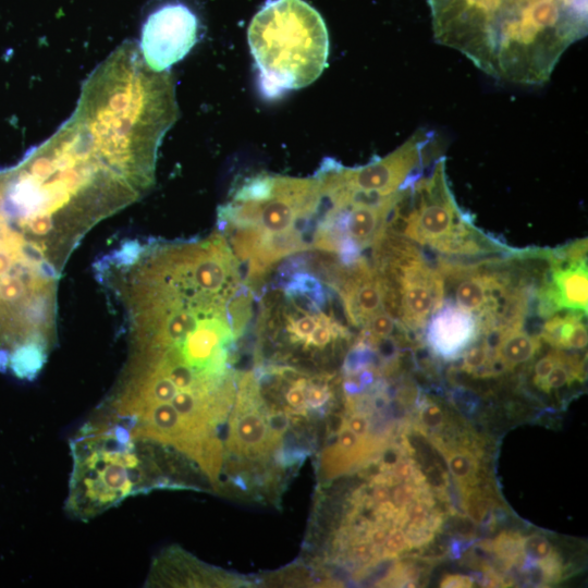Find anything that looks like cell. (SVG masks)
I'll return each mask as SVG.
<instances>
[{"instance_id": "11", "label": "cell", "mask_w": 588, "mask_h": 588, "mask_svg": "<svg viewBox=\"0 0 588 588\" xmlns=\"http://www.w3.org/2000/svg\"><path fill=\"white\" fill-rule=\"evenodd\" d=\"M498 334L492 366L494 373L511 370L529 362L540 347L539 338L529 334L523 326H515L494 332Z\"/></svg>"}, {"instance_id": "20", "label": "cell", "mask_w": 588, "mask_h": 588, "mask_svg": "<svg viewBox=\"0 0 588 588\" xmlns=\"http://www.w3.org/2000/svg\"><path fill=\"white\" fill-rule=\"evenodd\" d=\"M562 352L554 351L540 358L534 366L532 382L539 385L540 382L550 373L553 367L560 362Z\"/></svg>"}, {"instance_id": "3", "label": "cell", "mask_w": 588, "mask_h": 588, "mask_svg": "<svg viewBox=\"0 0 588 588\" xmlns=\"http://www.w3.org/2000/svg\"><path fill=\"white\" fill-rule=\"evenodd\" d=\"M321 203L318 180L267 172L244 177L218 208V232L256 292L279 262L311 250Z\"/></svg>"}, {"instance_id": "1", "label": "cell", "mask_w": 588, "mask_h": 588, "mask_svg": "<svg viewBox=\"0 0 588 588\" xmlns=\"http://www.w3.org/2000/svg\"><path fill=\"white\" fill-rule=\"evenodd\" d=\"M133 201L111 154L64 127L0 172V231L29 264L59 274L95 224Z\"/></svg>"}, {"instance_id": "22", "label": "cell", "mask_w": 588, "mask_h": 588, "mask_svg": "<svg viewBox=\"0 0 588 588\" xmlns=\"http://www.w3.org/2000/svg\"><path fill=\"white\" fill-rule=\"evenodd\" d=\"M474 586V580L465 575H446L440 583V587L444 588H468Z\"/></svg>"}, {"instance_id": "14", "label": "cell", "mask_w": 588, "mask_h": 588, "mask_svg": "<svg viewBox=\"0 0 588 588\" xmlns=\"http://www.w3.org/2000/svg\"><path fill=\"white\" fill-rule=\"evenodd\" d=\"M462 370L477 377L494 375L492 351L488 340H482L463 353Z\"/></svg>"}, {"instance_id": "10", "label": "cell", "mask_w": 588, "mask_h": 588, "mask_svg": "<svg viewBox=\"0 0 588 588\" xmlns=\"http://www.w3.org/2000/svg\"><path fill=\"white\" fill-rule=\"evenodd\" d=\"M426 326L428 347L445 360L458 358L480 332L476 317L452 303H443Z\"/></svg>"}, {"instance_id": "5", "label": "cell", "mask_w": 588, "mask_h": 588, "mask_svg": "<svg viewBox=\"0 0 588 588\" xmlns=\"http://www.w3.org/2000/svg\"><path fill=\"white\" fill-rule=\"evenodd\" d=\"M266 98L314 83L328 63L329 36L320 13L304 0H269L247 32Z\"/></svg>"}, {"instance_id": "7", "label": "cell", "mask_w": 588, "mask_h": 588, "mask_svg": "<svg viewBox=\"0 0 588 588\" xmlns=\"http://www.w3.org/2000/svg\"><path fill=\"white\" fill-rule=\"evenodd\" d=\"M436 144L433 132L419 128L391 154L365 166L348 168L331 158L320 166L347 189L391 196L409 187L425 173Z\"/></svg>"}, {"instance_id": "6", "label": "cell", "mask_w": 588, "mask_h": 588, "mask_svg": "<svg viewBox=\"0 0 588 588\" xmlns=\"http://www.w3.org/2000/svg\"><path fill=\"white\" fill-rule=\"evenodd\" d=\"M385 230L446 256L475 257L506 249L477 229L470 213L458 206L443 157L404 192Z\"/></svg>"}, {"instance_id": "17", "label": "cell", "mask_w": 588, "mask_h": 588, "mask_svg": "<svg viewBox=\"0 0 588 588\" xmlns=\"http://www.w3.org/2000/svg\"><path fill=\"white\" fill-rule=\"evenodd\" d=\"M418 419L424 429L434 431L443 427L445 414L437 402L425 397L418 405Z\"/></svg>"}, {"instance_id": "2", "label": "cell", "mask_w": 588, "mask_h": 588, "mask_svg": "<svg viewBox=\"0 0 588 588\" xmlns=\"http://www.w3.org/2000/svg\"><path fill=\"white\" fill-rule=\"evenodd\" d=\"M434 39L494 78L546 83L587 35L588 0H428Z\"/></svg>"}, {"instance_id": "23", "label": "cell", "mask_w": 588, "mask_h": 588, "mask_svg": "<svg viewBox=\"0 0 588 588\" xmlns=\"http://www.w3.org/2000/svg\"><path fill=\"white\" fill-rule=\"evenodd\" d=\"M388 534L387 526L376 527L369 531L368 538L373 547H382Z\"/></svg>"}, {"instance_id": "13", "label": "cell", "mask_w": 588, "mask_h": 588, "mask_svg": "<svg viewBox=\"0 0 588 588\" xmlns=\"http://www.w3.org/2000/svg\"><path fill=\"white\" fill-rule=\"evenodd\" d=\"M434 444L443 454L449 470L457 482L463 487L477 482L479 464L476 456L468 449H450L437 440Z\"/></svg>"}, {"instance_id": "12", "label": "cell", "mask_w": 588, "mask_h": 588, "mask_svg": "<svg viewBox=\"0 0 588 588\" xmlns=\"http://www.w3.org/2000/svg\"><path fill=\"white\" fill-rule=\"evenodd\" d=\"M586 313L567 310L554 315L543 323L539 338L558 350H581L587 345Z\"/></svg>"}, {"instance_id": "19", "label": "cell", "mask_w": 588, "mask_h": 588, "mask_svg": "<svg viewBox=\"0 0 588 588\" xmlns=\"http://www.w3.org/2000/svg\"><path fill=\"white\" fill-rule=\"evenodd\" d=\"M382 547L383 558H395L401 552L412 548L404 530L401 527L393 528L389 531Z\"/></svg>"}, {"instance_id": "15", "label": "cell", "mask_w": 588, "mask_h": 588, "mask_svg": "<svg viewBox=\"0 0 588 588\" xmlns=\"http://www.w3.org/2000/svg\"><path fill=\"white\" fill-rule=\"evenodd\" d=\"M522 539L519 534L505 531L500 534L492 543L495 555L501 559L505 566L520 565L524 560L522 552Z\"/></svg>"}, {"instance_id": "18", "label": "cell", "mask_w": 588, "mask_h": 588, "mask_svg": "<svg viewBox=\"0 0 588 588\" xmlns=\"http://www.w3.org/2000/svg\"><path fill=\"white\" fill-rule=\"evenodd\" d=\"M490 500L480 491L464 487V509L467 515L477 524L482 523L490 507Z\"/></svg>"}, {"instance_id": "9", "label": "cell", "mask_w": 588, "mask_h": 588, "mask_svg": "<svg viewBox=\"0 0 588 588\" xmlns=\"http://www.w3.org/2000/svg\"><path fill=\"white\" fill-rule=\"evenodd\" d=\"M587 241L546 254L550 278L538 291V314L550 317L563 309L587 313Z\"/></svg>"}, {"instance_id": "4", "label": "cell", "mask_w": 588, "mask_h": 588, "mask_svg": "<svg viewBox=\"0 0 588 588\" xmlns=\"http://www.w3.org/2000/svg\"><path fill=\"white\" fill-rule=\"evenodd\" d=\"M164 446L95 413L71 441L68 512L89 519L130 495L173 486L157 456Z\"/></svg>"}, {"instance_id": "8", "label": "cell", "mask_w": 588, "mask_h": 588, "mask_svg": "<svg viewBox=\"0 0 588 588\" xmlns=\"http://www.w3.org/2000/svg\"><path fill=\"white\" fill-rule=\"evenodd\" d=\"M198 39V19L182 3L164 4L148 15L142 27L139 52L155 72L181 61Z\"/></svg>"}, {"instance_id": "16", "label": "cell", "mask_w": 588, "mask_h": 588, "mask_svg": "<svg viewBox=\"0 0 588 588\" xmlns=\"http://www.w3.org/2000/svg\"><path fill=\"white\" fill-rule=\"evenodd\" d=\"M522 552L524 558L531 563L544 562L558 555L551 542L538 534L522 539Z\"/></svg>"}, {"instance_id": "21", "label": "cell", "mask_w": 588, "mask_h": 588, "mask_svg": "<svg viewBox=\"0 0 588 588\" xmlns=\"http://www.w3.org/2000/svg\"><path fill=\"white\" fill-rule=\"evenodd\" d=\"M346 427L357 437L365 439L369 430V421L362 414H355L346 421Z\"/></svg>"}]
</instances>
